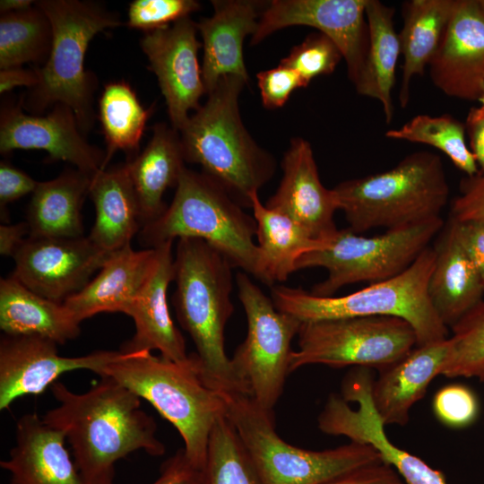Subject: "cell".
<instances>
[{
	"instance_id": "cell-1",
	"label": "cell",
	"mask_w": 484,
	"mask_h": 484,
	"mask_svg": "<svg viewBox=\"0 0 484 484\" xmlns=\"http://www.w3.org/2000/svg\"><path fill=\"white\" fill-rule=\"evenodd\" d=\"M99 377L82 393L55 382L50 390L57 405L42 419L65 435L86 484H114L117 461L139 450L161 456L166 448L142 399L112 377Z\"/></svg>"
},
{
	"instance_id": "cell-2",
	"label": "cell",
	"mask_w": 484,
	"mask_h": 484,
	"mask_svg": "<svg viewBox=\"0 0 484 484\" xmlns=\"http://www.w3.org/2000/svg\"><path fill=\"white\" fill-rule=\"evenodd\" d=\"M234 266L203 239L178 238L172 303L181 327L195 346L204 381L225 393L251 396L225 352L224 330L233 314Z\"/></svg>"
},
{
	"instance_id": "cell-3",
	"label": "cell",
	"mask_w": 484,
	"mask_h": 484,
	"mask_svg": "<svg viewBox=\"0 0 484 484\" xmlns=\"http://www.w3.org/2000/svg\"><path fill=\"white\" fill-rule=\"evenodd\" d=\"M245 85L238 76L221 77L178 132L185 161L200 165L242 207L251 208V194L273 177L276 162L242 122L238 98Z\"/></svg>"
},
{
	"instance_id": "cell-4",
	"label": "cell",
	"mask_w": 484,
	"mask_h": 484,
	"mask_svg": "<svg viewBox=\"0 0 484 484\" xmlns=\"http://www.w3.org/2000/svg\"><path fill=\"white\" fill-rule=\"evenodd\" d=\"M103 376L150 402L178 431L188 460L204 469L211 433L227 407L223 393L204 381L195 352L185 362L151 351L125 352L101 369Z\"/></svg>"
},
{
	"instance_id": "cell-5",
	"label": "cell",
	"mask_w": 484,
	"mask_h": 484,
	"mask_svg": "<svg viewBox=\"0 0 484 484\" xmlns=\"http://www.w3.org/2000/svg\"><path fill=\"white\" fill-rule=\"evenodd\" d=\"M333 191L348 228L358 234L440 218L449 197L441 157L428 151L412 152L386 171L343 181Z\"/></svg>"
},
{
	"instance_id": "cell-6",
	"label": "cell",
	"mask_w": 484,
	"mask_h": 484,
	"mask_svg": "<svg viewBox=\"0 0 484 484\" xmlns=\"http://www.w3.org/2000/svg\"><path fill=\"white\" fill-rule=\"evenodd\" d=\"M435 259V248L428 246L397 276L341 297H316L301 288L274 285L271 298L277 309L301 323L363 316L402 318L413 328L417 346L431 344L448 338L447 326L428 290Z\"/></svg>"
},
{
	"instance_id": "cell-7",
	"label": "cell",
	"mask_w": 484,
	"mask_h": 484,
	"mask_svg": "<svg viewBox=\"0 0 484 484\" xmlns=\"http://www.w3.org/2000/svg\"><path fill=\"white\" fill-rule=\"evenodd\" d=\"M221 186L204 173L184 168L164 213L139 232V242L156 247L175 238L207 242L234 266L258 279L256 221Z\"/></svg>"
},
{
	"instance_id": "cell-8",
	"label": "cell",
	"mask_w": 484,
	"mask_h": 484,
	"mask_svg": "<svg viewBox=\"0 0 484 484\" xmlns=\"http://www.w3.org/2000/svg\"><path fill=\"white\" fill-rule=\"evenodd\" d=\"M35 4L48 18L52 46L41 68L39 83L22 103L34 113L61 103L73 111L81 132L93 124L96 78L85 70L84 57L93 37L121 24L117 13L93 1L39 0Z\"/></svg>"
},
{
	"instance_id": "cell-9",
	"label": "cell",
	"mask_w": 484,
	"mask_h": 484,
	"mask_svg": "<svg viewBox=\"0 0 484 484\" xmlns=\"http://www.w3.org/2000/svg\"><path fill=\"white\" fill-rule=\"evenodd\" d=\"M222 393L226 417L249 454L262 484H325L383 462L374 446L352 441L323 451L296 447L275 431L273 412L262 409L250 395Z\"/></svg>"
},
{
	"instance_id": "cell-10",
	"label": "cell",
	"mask_w": 484,
	"mask_h": 484,
	"mask_svg": "<svg viewBox=\"0 0 484 484\" xmlns=\"http://www.w3.org/2000/svg\"><path fill=\"white\" fill-rule=\"evenodd\" d=\"M444 228L442 217L419 224L387 229L364 237L349 228L339 229L327 245L303 255L296 270L322 267L326 278L309 291L316 297H333L341 288L356 282L370 284L397 276L410 267Z\"/></svg>"
},
{
	"instance_id": "cell-11",
	"label": "cell",
	"mask_w": 484,
	"mask_h": 484,
	"mask_svg": "<svg viewBox=\"0 0 484 484\" xmlns=\"http://www.w3.org/2000/svg\"><path fill=\"white\" fill-rule=\"evenodd\" d=\"M290 373L311 364L383 370L417 346L411 325L393 316H363L302 323Z\"/></svg>"
},
{
	"instance_id": "cell-12",
	"label": "cell",
	"mask_w": 484,
	"mask_h": 484,
	"mask_svg": "<svg viewBox=\"0 0 484 484\" xmlns=\"http://www.w3.org/2000/svg\"><path fill=\"white\" fill-rule=\"evenodd\" d=\"M238 298L245 309L247 331L230 361L251 397L262 409L272 412L290 374L291 342L302 323L280 311L272 298L246 272L236 276Z\"/></svg>"
},
{
	"instance_id": "cell-13",
	"label": "cell",
	"mask_w": 484,
	"mask_h": 484,
	"mask_svg": "<svg viewBox=\"0 0 484 484\" xmlns=\"http://www.w3.org/2000/svg\"><path fill=\"white\" fill-rule=\"evenodd\" d=\"M372 384L368 367L352 369L342 381V398L329 396L318 417L319 429L328 435L344 436L352 442L371 445L405 484H447L442 471L389 440L372 402Z\"/></svg>"
},
{
	"instance_id": "cell-14",
	"label": "cell",
	"mask_w": 484,
	"mask_h": 484,
	"mask_svg": "<svg viewBox=\"0 0 484 484\" xmlns=\"http://www.w3.org/2000/svg\"><path fill=\"white\" fill-rule=\"evenodd\" d=\"M367 0H272L263 10L251 37L256 45L281 29L304 25L331 39L344 58L348 76L358 83L366 61L369 35Z\"/></svg>"
},
{
	"instance_id": "cell-15",
	"label": "cell",
	"mask_w": 484,
	"mask_h": 484,
	"mask_svg": "<svg viewBox=\"0 0 484 484\" xmlns=\"http://www.w3.org/2000/svg\"><path fill=\"white\" fill-rule=\"evenodd\" d=\"M112 252L89 237H28L13 258L16 280L33 292L64 303L82 290Z\"/></svg>"
},
{
	"instance_id": "cell-16",
	"label": "cell",
	"mask_w": 484,
	"mask_h": 484,
	"mask_svg": "<svg viewBox=\"0 0 484 484\" xmlns=\"http://www.w3.org/2000/svg\"><path fill=\"white\" fill-rule=\"evenodd\" d=\"M57 343L32 335H6L0 341V410L27 395H39L65 373L87 369L97 375L125 352L98 350L83 356L59 355Z\"/></svg>"
},
{
	"instance_id": "cell-17",
	"label": "cell",
	"mask_w": 484,
	"mask_h": 484,
	"mask_svg": "<svg viewBox=\"0 0 484 484\" xmlns=\"http://www.w3.org/2000/svg\"><path fill=\"white\" fill-rule=\"evenodd\" d=\"M196 23L185 17L171 25L144 32L141 48L149 59L165 98L171 126L179 131L189 118L188 111L200 108L206 93L196 38Z\"/></svg>"
},
{
	"instance_id": "cell-18",
	"label": "cell",
	"mask_w": 484,
	"mask_h": 484,
	"mask_svg": "<svg viewBox=\"0 0 484 484\" xmlns=\"http://www.w3.org/2000/svg\"><path fill=\"white\" fill-rule=\"evenodd\" d=\"M21 103L5 104L0 113V151L42 150L53 160L73 164L93 177L103 170L105 154L82 137L71 108L57 103L45 117L23 113Z\"/></svg>"
},
{
	"instance_id": "cell-19",
	"label": "cell",
	"mask_w": 484,
	"mask_h": 484,
	"mask_svg": "<svg viewBox=\"0 0 484 484\" xmlns=\"http://www.w3.org/2000/svg\"><path fill=\"white\" fill-rule=\"evenodd\" d=\"M445 95L478 100L484 92V12L478 0H456L439 47L428 64Z\"/></svg>"
},
{
	"instance_id": "cell-20",
	"label": "cell",
	"mask_w": 484,
	"mask_h": 484,
	"mask_svg": "<svg viewBox=\"0 0 484 484\" xmlns=\"http://www.w3.org/2000/svg\"><path fill=\"white\" fill-rule=\"evenodd\" d=\"M281 169L280 185L264 205L294 220L314 239L332 240L339 230L333 219L338 204L333 189L320 180L310 143L300 137L291 139Z\"/></svg>"
},
{
	"instance_id": "cell-21",
	"label": "cell",
	"mask_w": 484,
	"mask_h": 484,
	"mask_svg": "<svg viewBox=\"0 0 484 484\" xmlns=\"http://www.w3.org/2000/svg\"><path fill=\"white\" fill-rule=\"evenodd\" d=\"M173 241L155 248L149 275L133 306L129 316L134 322L135 333L121 351L138 352L157 350L160 356L177 361L188 360L186 341L171 318L167 292L174 281Z\"/></svg>"
},
{
	"instance_id": "cell-22",
	"label": "cell",
	"mask_w": 484,
	"mask_h": 484,
	"mask_svg": "<svg viewBox=\"0 0 484 484\" xmlns=\"http://www.w3.org/2000/svg\"><path fill=\"white\" fill-rule=\"evenodd\" d=\"M65 435L36 413L16 422L14 445L0 462L10 484H86L65 445Z\"/></svg>"
},
{
	"instance_id": "cell-23",
	"label": "cell",
	"mask_w": 484,
	"mask_h": 484,
	"mask_svg": "<svg viewBox=\"0 0 484 484\" xmlns=\"http://www.w3.org/2000/svg\"><path fill=\"white\" fill-rule=\"evenodd\" d=\"M213 14L196 23L203 39L202 74L206 94L225 75H235L250 82L243 57V42L253 36L263 11L258 2L213 0Z\"/></svg>"
},
{
	"instance_id": "cell-24",
	"label": "cell",
	"mask_w": 484,
	"mask_h": 484,
	"mask_svg": "<svg viewBox=\"0 0 484 484\" xmlns=\"http://www.w3.org/2000/svg\"><path fill=\"white\" fill-rule=\"evenodd\" d=\"M155 248L134 250L128 244L113 251L98 275L64 305L82 323L100 313L129 315L149 275Z\"/></svg>"
},
{
	"instance_id": "cell-25",
	"label": "cell",
	"mask_w": 484,
	"mask_h": 484,
	"mask_svg": "<svg viewBox=\"0 0 484 484\" xmlns=\"http://www.w3.org/2000/svg\"><path fill=\"white\" fill-rule=\"evenodd\" d=\"M449 351V338L416 346L401 360L381 370L373 381L371 398L385 426L408 423L411 408L424 397L433 378L442 375Z\"/></svg>"
},
{
	"instance_id": "cell-26",
	"label": "cell",
	"mask_w": 484,
	"mask_h": 484,
	"mask_svg": "<svg viewBox=\"0 0 484 484\" xmlns=\"http://www.w3.org/2000/svg\"><path fill=\"white\" fill-rule=\"evenodd\" d=\"M436 245L428 295L442 322L452 327L482 300L484 281L459 242L450 221Z\"/></svg>"
},
{
	"instance_id": "cell-27",
	"label": "cell",
	"mask_w": 484,
	"mask_h": 484,
	"mask_svg": "<svg viewBox=\"0 0 484 484\" xmlns=\"http://www.w3.org/2000/svg\"><path fill=\"white\" fill-rule=\"evenodd\" d=\"M143 151L126 163L140 210L142 228L159 219L168 205L163 201L169 187H176L185 159L179 132L159 123Z\"/></svg>"
},
{
	"instance_id": "cell-28",
	"label": "cell",
	"mask_w": 484,
	"mask_h": 484,
	"mask_svg": "<svg viewBox=\"0 0 484 484\" xmlns=\"http://www.w3.org/2000/svg\"><path fill=\"white\" fill-rule=\"evenodd\" d=\"M89 194L95 208V221L89 238L108 252L131 244L142 229V221L126 165L96 173Z\"/></svg>"
},
{
	"instance_id": "cell-29",
	"label": "cell",
	"mask_w": 484,
	"mask_h": 484,
	"mask_svg": "<svg viewBox=\"0 0 484 484\" xmlns=\"http://www.w3.org/2000/svg\"><path fill=\"white\" fill-rule=\"evenodd\" d=\"M80 324L64 303L33 292L12 275L0 280L4 334L39 336L64 344L80 334Z\"/></svg>"
},
{
	"instance_id": "cell-30",
	"label": "cell",
	"mask_w": 484,
	"mask_h": 484,
	"mask_svg": "<svg viewBox=\"0 0 484 484\" xmlns=\"http://www.w3.org/2000/svg\"><path fill=\"white\" fill-rule=\"evenodd\" d=\"M92 177L78 169L39 182L27 211L30 237H83L81 211Z\"/></svg>"
},
{
	"instance_id": "cell-31",
	"label": "cell",
	"mask_w": 484,
	"mask_h": 484,
	"mask_svg": "<svg viewBox=\"0 0 484 484\" xmlns=\"http://www.w3.org/2000/svg\"><path fill=\"white\" fill-rule=\"evenodd\" d=\"M250 199L260 253L258 280L272 287L297 271L296 264L303 255L321 249L328 242L314 239L294 220L267 208L258 193L252 194Z\"/></svg>"
},
{
	"instance_id": "cell-32",
	"label": "cell",
	"mask_w": 484,
	"mask_h": 484,
	"mask_svg": "<svg viewBox=\"0 0 484 484\" xmlns=\"http://www.w3.org/2000/svg\"><path fill=\"white\" fill-rule=\"evenodd\" d=\"M456 0H411L403 4V27L399 33L403 56L399 101L405 108L410 84L424 72L437 50Z\"/></svg>"
},
{
	"instance_id": "cell-33",
	"label": "cell",
	"mask_w": 484,
	"mask_h": 484,
	"mask_svg": "<svg viewBox=\"0 0 484 484\" xmlns=\"http://www.w3.org/2000/svg\"><path fill=\"white\" fill-rule=\"evenodd\" d=\"M394 9L378 0H367L366 18L369 43L361 76L355 85L360 95L382 104L385 121L393 116L392 90L401 53L399 34L393 25Z\"/></svg>"
},
{
	"instance_id": "cell-34",
	"label": "cell",
	"mask_w": 484,
	"mask_h": 484,
	"mask_svg": "<svg viewBox=\"0 0 484 484\" xmlns=\"http://www.w3.org/2000/svg\"><path fill=\"white\" fill-rule=\"evenodd\" d=\"M153 106L144 108L135 91L123 81L105 84L99 100V117L107 145L103 169L117 151L137 155Z\"/></svg>"
},
{
	"instance_id": "cell-35",
	"label": "cell",
	"mask_w": 484,
	"mask_h": 484,
	"mask_svg": "<svg viewBox=\"0 0 484 484\" xmlns=\"http://www.w3.org/2000/svg\"><path fill=\"white\" fill-rule=\"evenodd\" d=\"M51 23L34 3L27 9L1 13L0 69L44 63L52 46Z\"/></svg>"
},
{
	"instance_id": "cell-36",
	"label": "cell",
	"mask_w": 484,
	"mask_h": 484,
	"mask_svg": "<svg viewBox=\"0 0 484 484\" xmlns=\"http://www.w3.org/2000/svg\"><path fill=\"white\" fill-rule=\"evenodd\" d=\"M385 137L430 145L445 154L468 177L479 173L476 160L465 142V125L449 114L418 115L402 127L387 130Z\"/></svg>"
},
{
	"instance_id": "cell-37",
	"label": "cell",
	"mask_w": 484,
	"mask_h": 484,
	"mask_svg": "<svg viewBox=\"0 0 484 484\" xmlns=\"http://www.w3.org/2000/svg\"><path fill=\"white\" fill-rule=\"evenodd\" d=\"M203 484H262L256 469L227 417L210 436Z\"/></svg>"
},
{
	"instance_id": "cell-38",
	"label": "cell",
	"mask_w": 484,
	"mask_h": 484,
	"mask_svg": "<svg viewBox=\"0 0 484 484\" xmlns=\"http://www.w3.org/2000/svg\"><path fill=\"white\" fill-rule=\"evenodd\" d=\"M450 351L442 375L477 377L484 382V300L452 327Z\"/></svg>"
},
{
	"instance_id": "cell-39",
	"label": "cell",
	"mask_w": 484,
	"mask_h": 484,
	"mask_svg": "<svg viewBox=\"0 0 484 484\" xmlns=\"http://www.w3.org/2000/svg\"><path fill=\"white\" fill-rule=\"evenodd\" d=\"M341 58L335 43L319 32L308 35L280 64L295 70L308 85L317 76L331 74Z\"/></svg>"
},
{
	"instance_id": "cell-40",
	"label": "cell",
	"mask_w": 484,
	"mask_h": 484,
	"mask_svg": "<svg viewBox=\"0 0 484 484\" xmlns=\"http://www.w3.org/2000/svg\"><path fill=\"white\" fill-rule=\"evenodd\" d=\"M200 9L194 0H134L129 4L127 26L145 32L165 28Z\"/></svg>"
},
{
	"instance_id": "cell-41",
	"label": "cell",
	"mask_w": 484,
	"mask_h": 484,
	"mask_svg": "<svg viewBox=\"0 0 484 484\" xmlns=\"http://www.w3.org/2000/svg\"><path fill=\"white\" fill-rule=\"evenodd\" d=\"M433 411L443 424L461 428L471 425L476 419L479 402L475 393L469 387L452 384L436 393Z\"/></svg>"
},
{
	"instance_id": "cell-42",
	"label": "cell",
	"mask_w": 484,
	"mask_h": 484,
	"mask_svg": "<svg viewBox=\"0 0 484 484\" xmlns=\"http://www.w3.org/2000/svg\"><path fill=\"white\" fill-rule=\"evenodd\" d=\"M256 77L262 103L269 109L282 107L296 89L307 86L298 73L281 64Z\"/></svg>"
},
{
	"instance_id": "cell-43",
	"label": "cell",
	"mask_w": 484,
	"mask_h": 484,
	"mask_svg": "<svg viewBox=\"0 0 484 484\" xmlns=\"http://www.w3.org/2000/svg\"><path fill=\"white\" fill-rule=\"evenodd\" d=\"M450 218L484 222V172L463 180L461 194L452 203Z\"/></svg>"
},
{
	"instance_id": "cell-44",
	"label": "cell",
	"mask_w": 484,
	"mask_h": 484,
	"mask_svg": "<svg viewBox=\"0 0 484 484\" xmlns=\"http://www.w3.org/2000/svg\"><path fill=\"white\" fill-rule=\"evenodd\" d=\"M39 182L28 174L13 167L6 161L0 163V209L1 219L7 222L8 203H13L25 194L33 193Z\"/></svg>"
},
{
	"instance_id": "cell-45",
	"label": "cell",
	"mask_w": 484,
	"mask_h": 484,
	"mask_svg": "<svg viewBox=\"0 0 484 484\" xmlns=\"http://www.w3.org/2000/svg\"><path fill=\"white\" fill-rule=\"evenodd\" d=\"M151 484H203V470L195 467L181 448L162 462Z\"/></svg>"
},
{
	"instance_id": "cell-46",
	"label": "cell",
	"mask_w": 484,
	"mask_h": 484,
	"mask_svg": "<svg viewBox=\"0 0 484 484\" xmlns=\"http://www.w3.org/2000/svg\"><path fill=\"white\" fill-rule=\"evenodd\" d=\"M454 233L484 281V222L450 218Z\"/></svg>"
},
{
	"instance_id": "cell-47",
	"label": "cell",
	"mask_w": 484,
	"mask_h": 484,
	"mask_svg": "<svg viewBox=\"0 0 484 484\" xmlns=\"http://www.w3.org/2000/svg\"><path fill=\"white\" fill-rule=\"evenodd\" d=\"M325 484H405L395 470L382 462L359 468Z\"/></svg>"
},
{
	"instance_id": "cell-48",
	"label": "cell",
	"mask_w": 484,
	"mask_h": 484,
	"mask_svg": "<svg viewBox=\"0 0 484 484\" xmlns=\"http://www.w3.org/2000/svg\"><path fill=\"white\" fill-rule=\"evenodd\" d=\"M465 131L470 139L472 152L480 172H484V106L471 108L467 115Z\"/></svg>"
},
{
	"instance_id": "cell-49",
	"label": "cell",
	"mask_w": 484,
	"mask_h": 484,
	"mask_svg": "<svg viewBox=\"0 0 484 484\" xmlns=\"http://www.w3.org/2000/svg\"><path fill=\"white\" fill-rule=\"evenodd\" d=\"M39 80L37 68L25 69L22 66H14L0 69V93L4 94L17 86L32 89L37 86Z\"/></svg>"
},
{
	"instance_id": "cell-50",
	"label": "cell",
	"mask_w": 484,
	"mask_h": 484,
	"mask_svg": "<svg viewBox=\"0 0 484 484\" xmlns=\"http://www.w3.org/2000/svg\"><path fill=\"white\" fill-rule=\"evenodd\" d=\"M30 236L27 221L16 224L4 223L0 226V253L4 256H13L23 241Z\"/></svg>"
},
{
	"instance_id": "cell-51",
	"label": "cell",
	"mask_w": 484,
	"mask_h": 484,
	"mask_svg": "<svg viewBox=\"0 0 484 484\" xmlns=\"http://www.w3.org/2000/svg\"><path fill=\"white\" fill-rule=\"evenodd\" d=\"M31 0H1L0 13H9L27 9L34 4Z\"/></svg>"
},
{
	"instance_id": "cell-52",
	"label": "cell",
	"mask_w": 484,
	"mask_h": 484,
	"mask_svg": "<svg viewBox=\"0 0 484 484\" xmlns=\"http://www.w3.org/2000/svg\"><path fill=\"white\" fill-rule=\"evenodd\" d=\"M478 100L481 103V106H484V92L482 93V95L480 97Z\"/></svg>"
}]
</instances>
